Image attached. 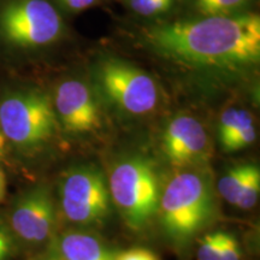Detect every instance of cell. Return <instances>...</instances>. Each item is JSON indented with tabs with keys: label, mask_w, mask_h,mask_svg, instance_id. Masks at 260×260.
Returning <instances> with one entry per match:
<instances>
[{
	"label": "cell",
	"mask_w": 260,
	"mask_h": 260,
	"mask_svg": "<svg viewBox=\"0 0 260 260\" xmlns=\"http://www.w3.org/2000/svg\"><path fill=\"white\" fill-rule=\"evenodd\" d=\"M113 260H159L158 256L149 249L132 248L115 255Z\"/></svg>",
	"instance_id": "d6986e66"
},
{
	"label": "cell",
	"mask_w": 260,
	"mask_h": 260,
	"mask_svg": "<svg viewBox=\"0 0 260 260\" xmlns=\"http://www.w3.org/2000/svg\"><path fill=\"white\" fill-rule=\"evenodd\" d=\"M46 260H60V259L58 258V256H57L56 254H53L52 256H50V258H47Z\"/></svg>",
	"instance_id": "cb8c5ba5"
},
{
	"label": "cell",
	"mask_w": 260,
	"mask_h": 260,
	"mask_svg": "<svg viewBox=\"0 0 260 260\" xmlns=\"http://www.w3.org/2000/svg\"><path fill=\"white\" fill-rule=\"evenodd\" d=\"M142 40L154 53L174 63L245 70L260 60V17L240 12L155 24L142 31Z\"/></svg>",
	"instance_id": "6da1fadb"
},
{
	"label": "cell",
	"mask_w": 260,
	"mask_h": 260,
	"mask_svg": "<svg viewBox=\"0 0 260 260\" xmlns=\"http://www.w3.org/2000/svg\"><path fill=\"white\" fill-rule=\"evenodd\" d=\"M224 232H214L205 235L198 247V260H219L222 251Z\"/></svg>",
	"instance_id": "2e32d148"
},
{
	"label": "cell",
	"mask_w": 260,
	"mask_h": 260,
	"mask_svg": "<svg viewBox=\"0 0 260 260\" xmlns=\"http://www.w3.org/2000/svg\"><path fill=\"white\" fill-rule=\"evenodd\" d=\"M256 168L258 165L245 162L228 169L218 182V190L223 199L232 205L235 204L242 186Z\"/></svg>",
	"instance_id": "4fadbf2b"
},
{
	"label": "cell",
	"mask_w": 260,
	"mask_h": 260,
	"mask_svg": "<svg viewBox=\"0 0 260 260\" xmlns=\"http://www.w3.org/2000/svg\"><path fill=\"white\" fill-rule=\"evenodd\" d=\"M0 128L6 141L30 151L50 141L58 128L53 102L35 88H21L0 99Z\"/></svg>",
	"instance_id": "3957f363"
},
{
	"label": "cell",
	"mask_w": 260,
	"mask_h": 260,
	"mask_svg": "<svg viewBox=\"0 0 260 260\" xmlns=\"http://www.w3.org/2000/svg\"><path fill=\"white\" fill-rule=\"evenodd\" d=\"M10 223L16 235L25 242L42 243L50 239L56 224L51 190L38 186L24 191L12 206Z\"/></svg>",
	"instance_id": "ba28073f"
},
{
	"label": "cell",
	"mask_w": 260,
	"mask_h": 260,
	"mask_svg": "<svg viewBox=\"0 0 260 260\" xmlns=\"http://www.w3.org/2000/svg\"><path fill=\"white\" fill-rule=\"evenodd\" d=\"M53 107L58 122L71 133H89L102 125L99 107L83 81L65 80L57 86Z\"/></svg>",
	"instance_id": "9c48e42d"
},
{
	"label": "cell",
	"mask_w": 260,
	"mask_h": 260,
	"mask_svg": "<svg viewBox=\"0 0 260 260\" xmlns=\"http://www.w3.org/2000/svg\"><path fill=\"white\" fill-rule=\"evenodd\" d=\"M162 149L169 161L178 168L201 164L211 154L206 130L189 115H180L169 123L162 135Z\"/></svg>",
	"instance_id": "30bf717a"
},
{
	"label": "cell",
	"mask_w": 260,
	"mask_h": 260,
	"mask_svg": "<svg viewBox=\"0 0 260 260\" xmlns=\"http://www.w3.org/2000/svg\"><path fill=\"white\" fill-rule=\"evenodd\" d=\"M5 191H6V180H5V175H4V172L2 171V169H0V201L4 199Z\"/></svg>",
	"instance_id": "603a6c76"
},
{
	"label": "cell",
	"mask_w": 260,
	"mask_h": 260,
	"mask_svg": "<svg viewBox=\"0 0 260 260\" xmlns=\"http://www.w3.org/2000/svg\"><path fill=\"white\" fill-rule=\"evenodd\" d=\"M165 233L176 242H186L213 216V190L204 175L180 172L169 182L159 201Z\"/></svg>",
	"instance_id": "7a4b0ae2"
},
{
	"label": "cell",
	"mask_w": 260,
	"mask_h": 260,
	"mask_svg": "<svg viewBox=\"0 0 260 260\" xmlns=\"http://www.w3.org/2000/svg\"><path fill=\"white\" fill-rule=\"evenodd\" d=\"M65 23L50 0H2L0 41L16 50L50 46L63 37Z\"/></svg>",
	"instance_id": "277c9868"
},
{
	"label": "cell",
	"mask_w": 260,
	"mask_h": 260,
	"mask_svg": "<svg viewBox=\"0 0 260 260\" xmlns=\"http://www.w3.org/2000/svg\"><path fill=\"white\" fill-rule=\"evenodd\" d=\"M260 193V170L256 168L251 176L247 178L239 195H237L234 206L241 210L253 209L258 203Z\"/></svg>",
	"instance_id": "9a60e30c"
},
{
	"label": "cell",
	"mask_w": 260,
	"mask_h": 260,
	"mask_svg": "<svg viewBox=\"0 0 260 260\" xmlns=\"http://www.w3.org/2000/svg\"><path fill=\"white\" fill-rule=\"evenodd\" d=\"M126 3L136 14L151 17L169 11L174 0H126Z\"/></svg>",
	"instance_id": "e0dca14e"
},
{
	"label": "cell",
	"mask_w": 260,
	"mask_h": 260,
	"mask_svg": "<svg viewBox=\"0 0 260 260\" xmlns=\"http://www.w3.org/2000/svg\"><path fill=\"white\" fill-rule=\"evenodd\" d=\"M109 191L123 219L133 229H141L159 210L157 175L144 158L119 161L110 176Z\"/></svg>",
	"instance_id": "5b68a950"
},
{
	"label": "cell",
	"mask_w": 260,
	"mask_h": 260,
	"mask_svg": "<svg viewBox=\"0 0 260 260\" xmlns=\"http://www.w3.org/2000/svg\"><path fill=\"white\" fill-rule=\"evenodd\" d=\"M252 0H194L197 11L203 16H228L240 14Z\"/></svg>",
	"instance_id": "5bb4252c"
},
{
	"label": "cell",
	"mask_w": 260,
	"mask_h": 260,
	"mask_svg": "<svg viewBox=\"0 0 260 260\" xmlns=\"http://www.w3.org/2000/svg\"><path fill=\"white\" fill-rule=\"evenodd\" d=\"M8 144L9 142L6 141L5 136L3 134V130L0 128V159L5 158L6 151H8Z\"/></svg>",
	"instance_id": "7402d4cb"
},
{
	"label": "cell",
	"mask_w": 260,
	"mask_h": 260,
	"mask_svg": "<svg viewBox=\"0 0 260 260\" xmlns=\"http://www.w3.org/2000/svg\"><path fill=\"white\" fill-rule=\"evenodd\" d=\"M61 8L71 12H80L84 11V10L92 8L100 0H56Z\"/></svg>",
	"instance_id": "ffe728a7"
},
{
	"label": "cell",
	"mask_w": 260,
	"mask_h": 260,
	"mask_svg": "<svg viewBox=\"0 0 260 260\" xmlns=\"http://www.w3.org/2000/svg\"><path fill=\"white\" fill-rule=\"evenodd\" d=\"M256 139L253 116L247 110L230 107L219 121V140L225 152H235L251 146Z\"/></svg>",
	"instance_id": "8fae6325"
},
{
	"label": "cell",
	"mask_w": 260,
	"mask_h": 260,
	"mask_svg": "<svg viewBox=\"0 0 260 260\" xmlns=\"http://www.w3.org/2000/svg\"><path fill=\"white\" fill-rule=\"evenodd\" d=\"M96 77L105 95L123 111L146 115L158 105L159 89L153 77L126 61L104 59Z\"/></svg>",
	"instance_id": "8992f818"
},
{
	"label": "cell",
	"mask_w": 260,
	"mask_h": 260,
	"mask_svg": "<svg viewBox=\"0 0 260 260\" xmlns=\"http://www.w3.org/2000/svg\"><path fill=\"white\" fill-rule=\"evenodd\" d=\"M219 260H241V249L236 237L232 234H224Z\"/></svg>",
	"instance_id": "ac0fdd59"
},
{
	"label": "cell",
	"mask_w": 260,
	"mask_h": 260,
	"mask_svg": "<svg viewBox=\"0 0 260 260\" xmlns=\"http://www.w3.org/2000/svg\"><path fill=\"white\" fill-rule=\"evenodd\" d=\"M60 206L70 222L93 225L110 211V191L103 172L90 165L71 169L59 186Z\"/></svg>",
	"instance_id": "52a82bcc"
},
{
	"label": "cell",
	"mask_w": 260,
	"mask_h": 260,
	"mask_svg": "<svg viewBox=\"0 0 260 260\" xmlns=\"http://www.w3.org/2000/svg\"><path fill=\"white\" fill-rule=\"evenodd\" d=\"M60 260H113L115 255L92 234L84 232L65 233L57 242L54 252Z\"/></svg>",
	"instance_id": "7c38bea8"
},
{
	"label": "cell",
	"mask_w": 260,
	"mask_h": 260,
	"mask_svg": "<svg viewBox=\"0 0 260 260\" xmlns=\"http://www.w3.org/2000/svg\"><path fill=\"white\" fill-rule=\"evenodd\" d=\"M12 254V239L10 233L0 224V260H9Z\"/></svg>",
	"instance_id": "44dd1931"
}]
</instances>
